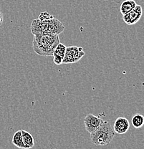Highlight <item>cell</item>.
Returning a JSON list of instances; mask_svg holds the SVG:
<instances>
[{"instance_id":"obj_6","label":"cell","mask_w":144,"mask_h":149,"mask_svg":"<svg viewBox=\"0 0 144 149\" xmlns=\"http://www.w3.org/2000/svg\"><path fill=\"white\" fill-rule=\"evenodd\" d=\"M64 29L65 26L63 25V23L54 16H52L47 21V32L59 35L63 33Z\"/></svg>"},{"instance_id":"obj_11","label":"cell","mask_w":144,"mask_h":149,"mask_svg":"<svg viewBox=\"0 0 144 149\" xmlns=\"http://www.w3.org/2000/svg\"><path fill=\"white\" fill-rule=\"evenodd\" d=\"M131 123L135 128H142L144 125V116L140 113H136L133 116Z\"/></svg>"},{"instance_id":"obj_3","label":"cell","mask_w":144,"mask_h":149,"mask_svg":"<svg viewBox=\"0 0 144 149\" xmlns=\"http://www.w3.org/2000/svg\"><path fill=\"white\" fill-rule=\"evenodd\" d=\"M85 55V52L82 47L69 46L66 48L65 55L63 58V64H70L77 63Z\"/></svg>"},{"instance_id":"obj_12","label":"cell","mask_w":144,"mask_h":149,"mask_svg":"<svg viewBox=\"0 0 144 149\" xmlns=\"http://www.w3.org/2000/svg\"><path fill=\"white\" fill-rule=\"evenodd\" d=\"M66 48H67V47L64 44L60 42L55 48V51H54L53 56H58V57H62V58H64L65 55Z\"/></svg>"},{"instance_id":"obj_7","label":"cell","mask_w":144,"mask_h":149,"mask_svg":"<svg viewBox=\"0 0 144 149\" xmlns=\"http://www.w3.org/2000/svg\"><path fill=\"white\" fill-rule=\"evenodd\" d=\"M114 131L118 134H124L130 128L129 121L126 118L119 117L115 120L113 127Z\"/></svg>"},{"instance_id":"obj_4","label":"cell","mask_w":144,"mask_h":149,"mask_svg":"<svg viewBox=\"0 0 144 149\" xmlns=\"http://www.w3.org/2000/svg\"><path fill=\"white\" fill-rule=\"evenodd\" d=\"M103 121V120H102L100 118L97 117L92 113L88 114L84 118V124L86 130L89 133H93L99 128Z\"/></svg>"},{"instance_id":"obj_8","label":"cell","mask_w":144,"mask_h":149,"mask_svg":"<svg viewBox=\"0 0 144 149\" xmlns=\"http://www.w3.org/2000/svg\"><path fill=\"white\" fill-rule=\"evenodd\" d=\"M137 4L134 0H125L120 5V13L123 15L129 13L136 7Z\"/></svg>"},{"instance_id":"obj_13","label":"cell","mask_w":144,"mask_h":149,"mask_svg":"<svg viewBox=\"0 0 144 149\" xmlns=\"http://www.w3.org/2000/svg\"><path fill=\"white\" fill-rule=\"evenodd\" d=\"M54 58H53V61L55 63V64H56L57 65H60L61 64H63V58L62 57H58V56H53Z\"/></svg>"},{"instance_id":"obj_5","label":"cell","mask_w":144,"mask_h":149,"mask_svg":"<svg viewBox=\"0 0 144 149\" xmlns=\"http://www.w3.org/2000/svg\"><path fill=\"white\" fill-rule=\"evenodd\" d=\"M143 15V9L141 5H136V7L131 12L126 15H123V19L128 25H133L136 24L141 18Z\"/></svg>"},{"instance_id":"obj_14","label":"cell","mask_w":144,"mask_h":149,"mask_svg":"<svg viewBox=\"0 0 144 149\" xmlns=\"http://www.w3.org/2000/svg\"><path fill=\"white\" fill-rule=\"evenodd\" d=\"M3 19H4V18H3V15L2 13H1V11H0V26H1V24H2Z\"/></svg>"},{"instance_id":"obj_2","label":"cell","mask_w":144,"mask_h":149,"mask_svg":"<svg viewBox=\"0 0 144 149\" xmlns=\"http://www.w3.org/2000/svg\"><path fill=\"white\" fill-rule=\"evenodd\" d=\"M115 137V131L109 122L103 120L93 133H90V141L95 146H107Z\"/></svg>"},{"instance_id":"obj_10","label":"cell","mask_w":144,"mask_h":149,"mask_svg":"<svg viewBox=\"0 0 144 149\" xmlns=\"http://www.w3.org/2000/svg\"><path fill=\"white\" fill-rule=\"evenodd\" d=\"M12 143L17 148L24 149V142H23V138L21 130L15 132L13 137H12Z\"/></svg>"},{"instance_id":"obj_9","label":"cell","mask_w":144,"mask_h":149,"mask_svg":"<svg viewBox=\"0 0 144 149\" xmlns=\"http://www.w3.org/2000/svg\"><path fill=\"white\" fill-rule=\"evenodd\" d=\"M22 130V134L23 142L24 144V149H30L35 146V140L33 136L24 130Z\"/></svg>"},{"instance_id":"obj_1","label":"cell","mask_w":144,"mask_h":149,"mask_svg":"<svg viewBox=\"0 0 144 149\" xmlns=\"http://www.w3.org/2000/svg\"><path fill=\"white\" fill-rule=\"evenodd\" d=\"M59 35L43 32L34 35L32 47L35 53L40 56H53L55 48L60 43Z\"/></svg>"}]
</instances>
